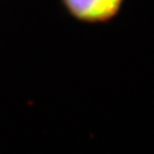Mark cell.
Wrapping results in <instances>:
<instances>
[{"label": "cell", "instance_id": "1", "mask_svg": "<svg viewBox=\"0 0 154 154\" xmlns=\"http://www.w3.org/2000/svg\"><path fill=\"white\" fill-rule=\"evenodd\" d=\"M67 15L85 24H105L120 14L126 0H60Z\"/></svg>", "mask_w": 154, "mask_h": 154}]
</instances>
